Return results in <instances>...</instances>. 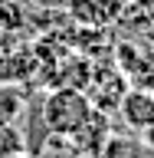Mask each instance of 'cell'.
<instances>
[{
	"mask_svg": "<svg viewBox=\"0 0 154 158\" xmlns=\"http://www.w3.org/2000/svg\"><path fill=\"white\" fill-rule=\"evenodd\" d=\"M92 112H95V106L82 89L56 86L43 99V125L49 135H59V138H72L92 118Z\"/></svg>",
	"mask_w": 154,
	"mask_h": 158,
	"instance_id": "1",
	"label": "cell"
},
{
	"mask_svg": "<svg viewBox=\"0 0 154 158\" xmlns=\"http://www.w3.org/2000/svg\"><path fill=\"white\" fill-rule=\"evenodd\" d=\"M125 0H69V17L79 27L89 30H108L125 17Z\"/></svg>",
	"mask_w": 154,
	"mask_h": 158,
	"instance_id": "2",
	"label": "cell"
},
{
	"mask_svg": "<svg viewBox=\"0 0 154 158\" xmlns=\"http://www.w3.org/2000/svg\"><path fill=\"white\" fill-rule=\"evenodd\" d=\"M118 109H121V118L131 128L144 132V128L154 125V92L151 89H131V92H125Z\"/></svg>",
	"mask_w": 154,
	"mask_h": 158,
	"instance_id": "3",
	"label": "cell"
},
{
	"mask_svg": "<svg viewBox=\"0 0 154 158\" xmlns=\"http://www.w3.org/2000/svg\"><path fill=\"white\" fill-rule=\"evenodd\" d=\"M95 158H148V148L131 132H108V138L102 142Z\"/></svg>",
	"mask_w": 154,
	"mask_h": 158,
	"instance_id": "4",
	"label": "cell"
},
{
	"mask_svg": "<svg viewBox=\"0 0 154 158\" xmlns=\"http://www.w3.org/2000/svg\"><path fill=\"white\" fill-rule=\"evenodd\" d=\"M26 152V138L13 122H0V158H13Z\"/></svg>",
	"mask_w": 154,
	"mask_h": 158,
	"instance_id": "5",
	"label": "cell"
},
{
	"mask_svg": "<svg viewBox=\"0 0 154 158\" xmlns=\"http://www.w3.org/2000/svg\"><path fill=\"white\" fill-rule=\"evenodd\" d=\"M36 7H69V0H30Z\"/></svg>",
	"mask_w": 154,
	"mask_h": 158,
	"instance_id": "6",
	"label": "cell"
},
{
	"mask_svg": "<svg viewBox=\"0 0 154 158\" xmlns=\"http://www.w3.org/2000/svg\"><path fill=\"white\" fill-rule=\"evenodd\" d=\"M56 158H82V152H79V148L72 145V142H69V148L62 152V155H56Z\"/></svg>",
	"mask_w": 154,
	"mask_h": 158,
	"instance_id": "7",
	"label": "cell"
},
{
	"mask_svg": "<svg viewBox=\"0 0 154 158\" xmlns=\"http://www.w3.org/2000/svg\"><path fill=\"white\" fill-rule=\"evenodd\" d=\"M128 3H135V7H154V0H128Z\"/></svg>",
	"mask_w": 154,
	"mask_h": 158,
	"instance_id": "8",
	"label": "cell"
},
{
	"mask_svg": "<svg viewBox=\"0 0 154 158\" xmlns=\"http://www.w3.org/2000/svg\"><path fill=\"white\" fill-rule=\"evenodd\" d=\"M13 158H33V155H30V152H20V155H13Z\"/></svg>",
	"mask_w": 154,
	"mask_h": 158,
	"instance_id": "9",
	"label": "cell"
}]
</instances>
